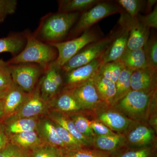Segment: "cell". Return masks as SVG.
Returning a JSON list of instances; mask_svg holds the SVG:
<instances>
[{
  "label": "cell",
  "mask_w": 157,
  "mask_h": 157,
  "mask_svg": "<svg viewBox=\"0 0 157 157\" xmlns=\"http://www.w3.org/2000/svg\"><path fill=\"white\" fill-rule=\"evenodd\" d=\"M157 90L151 93L132 90L112 107L127 117L135 121L145 122L153 113L155 106Z\"/></svg>",
  "instance_id": "cell-1"
},
{
  "label": "cell",
  "mask_w": 157,
  "mask_h": 157,
  "mask_svg": "<svg viewBox=\"0 0 157 157\" xmlns=\"http://www.w3.org/2000/svg\"><path fill=\"white\" fill-rule=\"evenodd\" d=\"M25 48L8 61L10 64L36 63L46 70L57 58L54 47L41 42L33 36L28 35Z\"/></svg>",
  "instance_id": "cell-2"
},
{
  "label": "cell",
  "mask_w": 157,
  "mask_h": 157,
  "mask_svg": "<svg viewBox=\"0 0 157 157\" xmlns=\"http://www.w3.org/2000/svg\"><path fill=\"white\" fill-rule=\"evenodd\" d=\"M104 34L98 26H93L85 31L79 36L68 41L50 43L49 45L56 48L58 55L53 64L61 70L73 57L86 45L104 37Z\"/></svg>",
  "instance_id": "cell-3"
},
{
  "label": "cell",
  "mask_w": 157,
  "mask_h": 157,
  "mask_svg": "<svg viewBox=\"0 0 157 157\" xmlns=\"http://www.w3.org/2000/svg\"><path fill=\"white\" fill-rule=\"evenodd\" d=\"M79 12H58L44 21L40 28L41 37L51 43L59 42L67 36L80 16Z\"/></svg>",
  "instance_id": "cell-4"
},
{
  "label": "cell",
  "mask_w": 157,
  "mask_h": 157,
  "mask_svg": "<svg viewBox=\"0 0 157 157\" xmlns=\"http://www.w3.org/2000/svg\"><path fill=\"white\" fill-rule=\"evenodd\" d=\"M123 11L115 1H101L92 8L81 13L70 33L74 36L80 35L101 20L113 14H121Z\"/></svg>",
  "instance_id": "cell-5"
},
{
  "label": "cell",
  "mask_w": 157,
  "mask_h": 157,
  "mask_svg": "<svg viewBox=\"0 0 157 157\" xmlns=\"http://www.w3.org/2000/svg\"><path fill=\"white\" fill-rule=\"evenodd\" d=\"M117 29L116 25L106 36L86 45L62 67V72L68 73L101 57L113 39Z\"/></svg>",
  "instance_id": "cell-6"
},
{
  "label": "cell",
  "mask_w": 157,
  "mask_h": 157,
  "mask_svg": "<svg viewBox=\"0 0 157 157\" xmlns=\"http://www.w3.org/2000/svg\"><path fill=\"white\" fill-rule=\"evenodd\" d=\"M42 69L39 65L34 64H11L13 83L24 91L32 92L36 86Z\"/></svg>",
  "instance_id": "cell-7"
},
{
  "label": "cell",
  "mask_w": 157,
  "mask_h": 157,
  "mask_svg": "<svg viewBox=\"0 0 157 157\" xmlns=\"http://www.w3.org/2000/svg\"><path fill=\"white\" fill-rule=\"evenodd\" d=\"M104 104L95 110L96 120L100 121L115 133L124 135L136 122L127 117L112 106Z\"/></svg>",
  "instance_id": "cell-8"
},
{
  "label": "cell",
  "mask_w": 157,
  "mask_h": 157,
  "mask_svg": "<svg viewBox=\"0 0 157 157\" xmlns=\"http://www.w3.org/2000/svg\"><path fill=\"white\" fill-rule=\"evenodd\" d=\"M120 14L118 21L129 30L127 48L135 50L143 48L149 37L150 29L139 21L137 16L132 18L124 11Z\"/></svg>",
  "instance_id": "cell-9"
},
{
  "label": "cell",
  "mask_w": 157,
  "mask_h": 157,
  "mask_svg": "<svg viewBox=\"0 0 157 157\" xmlns=\"http://www.w3.org/2000/svg\"><path fill=\"white\" fill-rule=\"evenodd\" d=\"M129 147L151 146L155 143V131L145 122L136 121L123 135Z\"/></svg>",
  "instance_id": "cell-10"
},
{
  "label": "cell",
  "mask_w": 157,
  "mask_h": 157,
  "mask_svg": "<svg viewBox=\"0 0 157 157\" xmlns=\"http://www.w3.org/2000/svg\"><path fill=\"white\" fill-rule=\"evenodd\" d=\"M50 110L48 102L41 97L38 84L34 90L29 93L28 98L18 112L7 120L21 118L41 117L47 115Z\"/></svg>",
  "instance_id": "cell-11"
},
{
  "label": "cell",
  "mask_w": 157,
  "mask_h": 157,
  "mask_svg": "<svg viewBox=\"0 0 157 157\" xmlns=\"http://www.w3.org/2000/svg\"><path fill=\"white\" fill-rule=\"evenodd\" d=\"M67 90H69L76 98L83 110L95 111L98 107L106 104L102 100L92 79Z\"/></svg>",
  "instance_id": "cell-12"
},
{
  "label": "cell",
  "mask_w": 157,
  "mask_h": 157,
  "mask_svg": "<svg viewBox=\"0 0 157 157\" xmlns=\"http://www.w3.org/2000/svg\"><path fill=\"white\" fill-rule=\"evenodd\" d=\"M117 27L115 36L101 56V64L118 60L126 50L129 36L128 29L119 21Z\"/></svg>",
  "instance_id": "cell-13"
},
{
  "label": "cell",
  "mask_w": 157,
  "mask_h": 157,
  "mask_svg": "<svg viewBox=\"0 0 157 157\" xmlns=\"http://www.w3.org/2000/svg\"><path fill=\"white\" fill-rule=\"evenodd\" d=\"M101 65V57L89 63L65 73L63 89H70L89 81L98 72Z\"/></svg>",
  "instance_id": "cell-14"
},
{
  "label": "cell",
  "mask_w": 157,
  "mask_h": 157,
  "mask_svg": "<svg viewBox=\"0 0 157 157\" xmlns=\"http://www.w3.org/2000/svg\"><path fill=\"white\" fill-rule=\"evenodd\" d=\"M29 93L25 92L14 84L5 98L1 100L3 108L2 117L0 122L3 123L15 115L28 98Z\"/></svg>",
  "instance_id": "cell-15"
},
{
  "label": "cell",
  "mask_w": 157,
  "mask_h": 157,
  "mask_svg": "<svg viewBox=\"0 0 157 157\" xmlns=\"http://www.w3.org/2000/svg\"><path fill=\"white\" fill-rule=\"evenodd\" d=\"M50 110L71 115L83 111L76 98L69 90L63 89L49 102Z\"/></svg>",
  "instance_id": "cell-16"
},
{
  "label": "cell",
  "mask_w": 157,
  "mask_h": 157,
  "mask_svg": "<svg viewBox=\"0 0 157 157\" xmlns=\"http://www.w3.org/2000/svg\"><path fill=\"white\" fill-rule=\"evenodd\" d=\"M36 131L44 144L67 150L57 132L53 121L47 115L39 118Z\"/></svg>",
  "instance_id": "cell-17"
},
{
  "label": "cell",
  "mask_w": 157,
  "mask_h": 157,
  "mask_svg": "<svg viewBox=\"0 0 157 157\" xmlns=\"http://www.w3.org/2000/svg\"><path fill=\"white\" fill-rule=\"evenodd\" d=\"M157 71L147 67L134 70L131 75L133 90L151 93L157 90Z\"/></svg>",
  "instance_id": "cell-18"
},
{
  "label": "cell",
  "mask_w": 157,
  "mask_h": 157,
  "mask_svg": "<svg viewBox=\"0 0 157 157\" xmlns=\"http://www.w3.org/2000/svg\"><path fill=\"white\" fill-rule=\"evenodd\" d=\"M126 146L123 135H95L92 139V148L111 154Z\"/></svg>",
  "instance_id": "cell-19"
},
{
  "label": "cell",
  "mask_w": 157,
  "mask_h": 157,
  "mask_svg": "<svg viewBox=\"0 0 157 157\" xmlns=\"http://www.w3.org/2000/svg\"><path fill=\"white\" fill-rule=\"evenodd\" d=\"M47 116L55 123L70 132L83 146L87 148H92V141L78 132L69 115L53 110H50Z\"/></svg>",
  "instance_id": "cell-20"
},
{
  "label": "cell",
  "mask_w": 157,
  "mask_h": 157,
  "mask_svg": "<svg viewBox=\"0 0 157 157\" xmlns=\"http://www.w3.org/2000/svg\"><path fill=\"white\" fill-rule=\"evenodd\" d=\"M39 117L21 118L8 120L2 123L6 133L9 136L23 132L36 131Z\"/></svg>",
  "instance_id": "cell-21"
},
{
  "label": "cell",
  "mask_w": 157,
  "mask_h": 157,
  "mask_svg": "<svg viewBox=\"0 0 157 157\" xmlns=\"http://www.w3.org/2000/svg\"><path fill=\"white\" fill-rule=\"evenodd\" d=\"M9 137L10 143L28 151L44 144L36 131L23 132Z\"/></svg>",
  "instance_id": "cell-22"
},
{
  "label": "cell",
  "mask_w": 157,
  "mask_h": 157,
  "mask_svg": "<svg viewBox=\"0 0 157 157\" xmlns=\"http://www.w3.org/2000/svg\"><path fill=\"white\" fill-rule=\"evenodd\" d=\"M119 60L125 68L132 71L147 67L144 48L135 50H130L127 48Z\"/></svg>",
  "instance_id": "cell-23"
},
{
  "label": "cell",
  "mask_w": 157,
  "mask_h": 157,
  "mask_svg": "<svg viewBox=\"0 0 157 157\" xmlns=\"http://www.w3.org/2000/svg\"><path fill=\"white\" fill-rule=\"evenodd\" d=\"M92 79L103 101L112 106L116 94L115 82L101 76L98 71Z\"/></svg>",
  "instance_id": "cell-24"
},
{
  "label": "cell",
  "mask_w": 157,
  "mask_h": 157,
  "mask_svg": "<svg viewBox=\"0 0 157 157\" xmlns=\"http://www.w3.org/2000/svg\"><path fill=\"white\" fill-rule=\"evenodd\" d=\"M59 2V12L82 13L92 8L101 0H61Z\"/></svg>",
  "instance_id": "cell-25"
},
{
  "label": "cell",
  "mask_w": 157,
  "mask_h": 157,
  "mask_svg": "<svg viewBox=\"0 0 157 157\" xmlns=\"http://www.w3.org/2000/svg\"><path fill=\"white\" fill-rule=\"evenodd\" d=\"M110 155L111 157H157L156 144L140 147L126 146Z\"/></svg>",
  "instance_id": "cell-26"
},
{
  "label": "cell",
  "mask_w": 157,
  "mask_h": 157,
  "mask_svg": "<svg viewBox=\"0 0 157 157\" xmlns=\"http://www.w3.org/2000/svg\"><path fill=\"white\" fill-rule=\"evenodd\" d=\"M38 85L41 97L48 102L63 90L59 88L53 81L48 68L45 70V74L41 78Z\"/></svg>",
  "instance_id": "cell-27"
},
{
  "label": "cell",
  "mask_w": 157,
  "mask_h": 157,
  "mask_svg": "<svg viewBox=\"0 0 157 157\" xmlns=\"http://www.w3.org/2000/svg\"><path fill=\"white\" fill-rule=\"evenodd\" d=\"M132 72V70L125 68L121 73L115 83L116 94L111 106L132 90L131 75Z\"/></svg>",
  "instance_id": "cell-28"
},
{
  "label": "cell",
  "mask_w": 157,
  "mask_h": 157,
  "mask_svg": "<svg viewBox=\"0 0 157 157\" xmlns=\"http://www.w3.org/2000/svg\"><path fill=\"white\" fill-rule=\"evenodd\" d=\"M125 68L123 63L118 60L101 64L98 69V73L101 76L116 83Z\"/></svg>",
  "instance_id": "cell-29"
},
{
  "label": "cell",
  "mask_w": 157,
  "mask_h": 157,
  "mask_svg": "<svg viewBox=\"0 0 157 157\" xmlns=\"http://www.w3.org/2000/svg\"><path fill=\"white\" fill-rule=\"evenodd\" d=\"M78 132L84 137L92 142V139L95 136L90 123V120L82 114V113L69 115Z\"/></svg>",
  "instance_id": "cell-30"
},
{
  "label": "cell",
  "mask_w": 157,
  "mask_h": 157,
  "mask_svg": "<svg viewBox=\"0 0 157 157\" xmlns=\"http://www.w3.org/2000/svg\"><path fill=\"white\" fill-rule=\"evenodd\" d=\"M147 67L157 71V39L155 34L149 36L144 46Z\"/></svg>",
  "instance_id": "cell-31"
},
{
  "label": "cell",
  "mask_w": 157,
  "mask_h": 157,
  "mask_svg": "<svg viewBox=\"0 0 157 157\" xmlns=\"http://www.w3.org/2000/svg\"><path fill=\"white\" fill-rule=\"evenodd\" d=\"M24 42L20 37L11 36L0 38V53L10 52L15 55L21 50Z\"/></svg>",
  "instance_id": "cell-32"
},
{
  "label": "cell",
  "mask_w": 157,
  "mask_h": 157,
  "mask_svg": "<svg viewBox=\"0 0 157 157\" xmlns=\"http://www.w3.org/2000/svg\"><path fill=\"white\" fill-rule=\"evenodd\" d=\"M115 1L124 11L132 18L137 17L139 12L145 9L146 1L117 0Z\"/></svg>",
  "instance_id": "cell-33"
},
{
  "label": "cell",
  "mask_w": 157,
  "mask_h": 157,
  "mask_svg": "<svg viewBox=\"0 0 157 157\" xmlns=\"http://www.w3.org/2000/svg\"><path fill=\"white\" fill-rule=\"evenodd\" d=\"M30 154L31 157H64L63 150L45 144L35 147Z\"/></svg>",
  "instance_id": "cell-34"
},
{
  "label": "cell",
  "mask_w": 157,
  "mask_h": 157,
  "mask_svg": "<svg viewBox=\"0 0 157 157\" xmlns=\"http://www.w3.org/2000/svg\"><path fill=\"white\" fill-rule=\"evenodd\" d=\"M64 157H111L110 154L92 148L63 150Z\"/></svg>",
  "instance_id": "cell-35"
},
{
  "label": "cell",
  "mask_w": 157,
  "mask_h": 157,
  "mask_svg": "<svg viewBox=\"0 0 157 157\" xmlns=\"http://www.w3.org/2000/svg\"><path fill=\"white\" fill-rule=\"evenodd\" d=\"M55 127L59 136L64 144L67 150L76 149L81 148H87L83 146L73 135L64 128L53 122Z\"/></svg>",
  "instance_id": "cell-36"
},
{
  "label": "cell",
  "mask_w": 157,
  "mask_h": 157,
  "mask_svg": "<svg viewBox=\"0 0 157 157\" xmlns=\"http://www.w3.org/2000/svg\"><path fill=\"white\" fill-rule=\"evenodd\" d=\"M11 71V64L0 59V88L11 87L14 85Z\"/></svg>",
  "instance_id": "cell-37"
},
{
  "label": "cell",
  "mask_w": 157,
  "mask_h": 157,
  "mask_svg": "<svg viewBox=\"0 0 157 157\" xmlns=\"http://www.w3.org/2000/svg\"><path fill=\"white\" fill-rule=\"evenodd\" d=\"M0 157H31L30 151L24 150L10 142L0 152Z\"/></svg>",
  "instance_id": "cell-38"
},
{
  "label": "cell",
  "mask_w": 157,
  "mask_h": 157,
  "mask_svg": "<svg viewBox=\"0 0 157 157\" xmlns=\"http://www.w3.org/2000/svg\"><path fill=\"white\" fill-rule=\"evenodd\" d=\"M17 6L16 0H0V24L8 15L15 13Z\"/></svg>",
  "instance_id": "cell-39"
},
{
  "label": "cell",
  "mask_w": 157,
  "mask_h": 157,
  "mask_svg": "<svg viewBox=\"0 0 157 157\" xmlns=\"http://www.w3.org/2000/svg\"><path fill=\"white\" fill-rule=\"evenodd\" d=\"M137 19L144 25L150 29H157V6L154 7L153 10L148 14L143 15L138 14Z\"/></svg>",
  "instance_id": "cell-40"
},
{
  "label": "cell",
  "mask_w": 157,
  "mask_h": 157,
  "mask_svg": "<svg viewBox=\"0 0 157 157\" xmlns=\"http://www.w3.org/2000/svg\"><path fill=\"white\" fill-rule=\"evenodd\" d=\"M90 125L93 132L98 136H107L115 135L117 133L113 132L107 126L97 120L90 121Z\"/></svg>",
  "instance_id": "cell-41"
},
{
  "label": "cell",
  "mask_w": 157,
  "mask_h": 157,
  "mask_svg": "<svg viewBox=\"0 0 157 157\" xmlns=\"http://www.w3.org/2000/svg\"><path fill=\"white\" fill-rule=\"evenodd\" d=\"M9 139L2 123L0 122V152L9 143Z\"/></svg>",
  "instance_id": "cell-42"
},
{
  "label": "cell",
  "mask_w": 157,
  "mask_h": 157,
  "mask_svg": "<svg viewBox=\"0 0 157 157\" xmlns=\"http://www.w3.org/2000/svg\"><path fill=\"white\" fill-rule=\"evenodd\" d=\"M157 0H148L146 1L145 7V12L146 14H148L152 11L153 7L157 4Z\"/></svg>",
  "instance_id": "cell-43"
},
{
  "label": "cell",
  "mask_w": 157,
  "mask_h": 157,
  "mask_svg": "<svg viewBox=\"0 0 157 157\" xmlns=\"http://www.w3.org/2000/svg\"><path fill=\"white\" fill-rule=\"evenodd\" d=\"M12 86L10 87L6 88H0V101L2 100L3 98H5V96L7 94V93L9 92Z\"/></svg>",
  "instance_id": "cell-44"
},
{
  "label": "cell",
  "mask_w": 157,
  "mask_h": 157,
  "mask_svg": "<svg viewBox=\"0 0 157 157\" xmlns=\"http://www.w3.org/2000/svg\"><path fill=\"white\" fill-rule=\"evenodd\" d=\"M3 114V108L2 104L1 101H0V120L2 117Z\"/></svg>",
  "instance_id": "cell-45"
}]
</instances>
